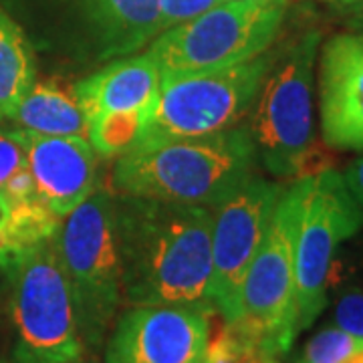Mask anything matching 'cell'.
I'll return each mask as SVG.
<instances>
[{
  "instance_id": "1",
  "label": "cell",
  "mask_w": 363,
  "mask_h": 363,
  "mask_svg": "<svg viewBox=\"0 0 363 363\" xmlns=\"http://www.w3.org/2000/svg\"><path fill=\"white\" fill-rule=\"evenodd\" d=\"M113 202L123 301L216 313L210 208L131 194L113 196Z\"/></svg>"
},
{
  "instance_id": "2",
  "label": "cell",
  "mask_w": 363,
  "mask_h": 363,
  "mask_svg": "<svg viewBox=\"0 0 363 363\" xmlns=\"http://www.w3.org/2000/svg\"><path fill=\"white\" fill-rule=\"evenodd\" d=\"M257 150L245 125L226 131L140 143L117 157L119 194L214 208L255 174Z\"/></svg>"
},
{
  "instance_id": "3",
  "label": "cell",
  "mask_w": 363,
  "mask_h": 363,
  "mask_svg": "<svg viewBox=\"0 0 363 363\" xmlns=\"http://www.w3.org/2000/svg\"><path fill=\"white\" fill-rule=\"evenodd\" d=\"M52 245L71 285L83 347L99 350L123 301L113 194L95 188L61 220Z\"/></svg>"
},
{
  "instance_id": "4",
  "label": "cell",
  "mask_w": 363,
  "mask_h": 363,
  "mask_svg": "<svg viewBox=\"0 0 363 363\" xmlns=\"http://www.w3.org/2000/svg\"><path fill=\"white\" fill-rule=\"evenodd\" d=\"M319 35L307 33L285 51H274L247 128L262 166L277 178L317 174L313 75Z\"/></svg>"
},
{
  "instance_id": "5",
  "label": "cell",
  "mask_w": 363,
  "mask_h": 363,
  "mask_svg": "<svg viewBox=\"0 0 363 363\" xmlns=\"http://www.w3.org/2000/svg\"><path fill=\"white\" fill-rule=\"evenodd\" d=\"M289 0H226L150 43L160 79L240 65L272 47Z\"/></svg>"
},
{
  "instance_id": "6",
  "label": "cell",
  "mask_w": 363,
  "mask_h": 363,
  "mask_svg": "<svg viewBox=\"0 0 363 363\" xmlns=\"http://www.w3.org/2000/svg\"><path fill=\"white\" fill-rule=\"evenodd\" d=\"M303 178L285 188L238 293L234 323L281 357L298 335L295 298V236Z\"/></svg>"
},
{
  "instance_id": "7",
  "label": "cell",
  "mask_w": 363,
  "mask_h": 363,
  "mask_svg": "<svg viewBox=\"0 0 363 363\" xmlns=\"http://www.w3.org/2000/svg\"><path fill=\"white\" fill-rule=\"evenodd\" d=\"M16 329V363H65L83 357L71 285L51 240L28 248L6 269Z\"/></svg>"
},
{
  "instance_id": "8",
  "label": "cell",
  "mask_w": 363,
  "mask_h": 363,
  "mask_svg": "<svg viewBox=\"0 0 363 363\" xmlns=\"http://www.w3.org/2000/svg\"><path fill=\"white\" fill-rule=\"evenodd\" d=\"M274 51L218 71L160 79L156 107L142 143L198 138L236 128L257 101Z\"/></svg>"
},
{
  "instance_id": "9",
  "label": "cell",
  "mask_w": 363,
  "mask_h": 363,
  "mask_svg": "<svg viewBox=\"0 0 363 363\" xmlns=\"http://www.w3.org/2000/svg\"><path fill=\"white\" fill-rule=\"evenodd\" d=\"M363 226V212L343 174L325 168L303 176V200L295 236V298L298 333L327 305V285L337 247Z\"/></svg>"
},
{
  "instance_id": "10",
  "label": "cell",
  "mask_w": 363,
  "mask_h": 363,
  "mask_svg": "<svg viewBox=\"0 0 363 363\" xmlns=\"http://www.w3.org/2000/svg\"><path fill=\"white\" fill-rule=\"evenodd\" d=\"M281 184H272L257 174L248 176L233 194L212 212V303L224 321H234L238 293L250 262L255 259L272 210L283 194Z\"/></svg>"
},
{
  "instance_id": "11",
  "label": "cell",
  "mask_w": 363,
  "mask_h": 363,
  "mask_svg": "<svg viewBox=\"0 0 363 363\" xmlns=\"http://www.w3.org/2000/svg\"><path fill=\"white\" fill-rule=\"evenodd\" d=\"M210 315L186 305H131L113 323L105 363H200Z\"/></svg>"
},
{
  "instance_id": "12",
  "label": "cell",
  "mask_w": 363,
  "mask_h": 363,
  "mask_svg": "<svg viewBox=\"0 0 363 363\" xmlns=\"http://www.w3.org/2000/svg\"><path fill=\"white\" fill-rule=\"evenodd\" d=\"M65 49L89 65L142 51L160 35L157 0H59Z\"/></svg>"
},
{
  "instance_id": "13",
  "label": "cell",
  "mask_w": 363,
  "mask_h": 363,
  "mask_svg": "<svg viewBox=\"0 0 363 363\" xmlns=\"http://www.w3.org/2000/svg\"><path fill=\"white\" fill-rule=\"evenodd\" d=\"M321 135L329 147L363 152V35L339 33L319 55Z\"/></svg>"
},
{
  "instance_id": "14",
  "label": "cell",
  "mask_w": 363,
  "mask_h": 363,
  "mask_svg": "<svg viewBox=\"0 0 363 363\" xmlns=\"http://www.w3.org/2000/svg\"><path fill=\"white\" fill-rule=\"evenodd\" d=\"M16 131V130H13ZM25 145L26 168L39 198L61 218L97 188V154L79 135H39L16 131Z\"/></svg>"
},
{
  "instance_id": "15",
  "label": "cell",
  "mask_w": 363,
  "mask_h": 363,
  "mask_svg": "<svg viewBox=\"0 0 363 363\" xmlns=\"http://www.w3.org/2000/svg\"><path fill=\"white\" fill-rule=\"evenodd\" d=\"M157 93L160 71L147 52L113 59L73 87V95L87 119L107 111L156 104Z\"/></svg>"
},
{
  "instance_id": "16",
  "label": "cell",
  "mask_w": 363,
  "mask_h": 363,
  "mask_svg": "<svg viewBox=\"0 0 363 363\" xmlns=\"http://www.w3.org/2000/svg\"><path fill=\"white\" fill-rule=\"evenodd\" d=\"M0 125L39 135L85 138L89 119L79 107L73 91H67L57 81H40L33 83L13 107L0 109Z\"/></svg>"
},
{
  "instance_id": "17",
  "label": "cell",
  "mask_w": 363,
  "mask_h": 363,
  "mask_svg": "<svg viewBox=\"0 0 363 363\" xmlns=\"http://www.w3.org/2000/svg\"><path fill=\"white\" fill-rule=\"evenodd\" d=\"M35 83V55L25 30L0 6V109L23 99Z\"/></svg>"
},
{
  "instance_id": "18",
  "label": "cell",
  "mask_w": 363,
  "mask_h": 363,
  "mask_svg": "<svg viewBox=\"0 0 363 363\" xmlns=\"http://www.w3.org/2000/svg\"><path fill=\"white\" fill-rule=\"evenodd\" d=\"M154 107L156 104L91 117L87 138L95 154L101 157H121L138 147L145 135Z\"/></svg>"
},
{
  "instance_id": "19",
  "label": "cell",
  "mask_w": 363,
  "mask_h": 363,
  "mask_svg": "<svg viewBox=\"0 0 363 363\" xmlns=\"http://www.w3.org/2000/svg\"><path fill=\"white\" fill-rule=\"evenodd\" d=\"M200 363H279V357L264 350L240 327L224 321L216 335L208 339Z\"/></svg>"
},
{
  "instance_id": "20",
  "label": "cell",
  "mask_w": 363,
  "mask_h": 363,
  "mask_svg": "<svg viewBox=\"0 0 363 363\" xmlns=\"http://www.w3.org/2000/svg\"><path fill=\"white\" fill-rule=\"evenodd\" d=\"M363 341L339 327H325L315 333L301 351L297 363H341Z\"/></svg>"
},
{
  "instance_id": "21",
  "label": "cell",
  "mask_w": 363,
  "mask_h": 363,
  "mask_svg": "<svg viewBox=\"0 0 363 363\" xmlns=\"http://www.w3.org/2000/svg\"><path fill=\"white\" fill-rule=\"evenodd\" d=\"M220 2H226V0H157L160 33L168 30L172 26L182 25V23H188L210 9H214Z\"/></svg>"
},
{
  "instance_id": "22",
  "label": "cell",
  "mask_w": 363,
  "mask_h": 363,
  "mask_svg": "<svg viewBox=\"0 0 363 363\" xmlns=\"http://www.w3.org/2000/svg\"><path fill=\"white\" fill-rule=\"evenodd\" d=\"M333 323L363 341V289L345 291L335 303Z\"/></svg>"
},
{
  "instance_id": "23",
  "label": "cell",
  "mask_w": 363,
  "mask_h": 363,
  "mask_svg": "<svg viewBox=\"0 0 363 363\" xmlns=\"http://www.w3.org/2000/svg\"><path fill=\"white\" fill-rule=\"evenodd\" d=\"M25 166V145L18 133L13 130H0V188Z\"/></svg>"
},
{
  "instance_id": "24",
  "label": "cell",
  "mask_w": 363,
  "mask_h": 363,
  "mask_svg": "<svg viewBox=\"0 0 363 363\" xmlns=\"http://www.w3.org/2000/svg\"><path fill=\"white\" fill-rule=\"evenodd\" d=\"M21 252L13 242V204L0 190V269H9Z\"/></svg>"
},
{
  "instance_id": "25",
  "label": "cell",
  "mask_w": 363,
  "mask_h": 363,
  "mask_svg": "<svg viewBox=\"0 0 363 363\" xmlns=\"http://www.w3.org/2000/svg\"><path fill=\"white\" fill-rule=\"evenodd\" d=\"M343 180L347 184L351 196L355 198L357 206L362 208L363 212V156L353 160L347 166V169L343 172Z\"/></svg>"
},
{
  "instance_id": "26",
  "label": "cell",
  "mask_w": 363,
  "mask_h": 363,
  "mask_svg": "<svg viewBox=\"0 0 363 363\" xmlns=\"http://www.w3.org/2000/svg\"><path fill=\"white\" fill-rule=\"evenodd\" d=\"M355 11H353V16H351V25L357 28V33L363 35V2L362 4H357V6H353Z\"/></svg>"
},
{
  "instance_id": "27",
  "label": "cell",
  "mask_w": 363,
  "mask_h": 363,
  "mask_svg": "<svg viewBox=\"0 0 363 363\" xmlns=\"http://www.w3.org/2000/svg\"><path fill=\"white\" fill-rule=\"evenodd\" d=\"M341 363H363V343L359 347H355V350L351 351L350 355Z\"/></svg>"
},
{
  "instance_id": "28",
  "label": "cell",
  "mask_w": 363,
  "mask_h": 363,
  "mask_svg": "<svg viewBox=\"0 0 363 363\" xmlns=\"http://www.w3.org/2000/svg\"><path fill=\"white\" fill-rule=\"evenodd\" d=\"M327 2H333V4H337V6H357V4H362L363 0H327Z\"/></svg>"
},
{
  "instance_id": "29",
  "label": "cell",
  "mask_w": 363,
  "mask_h": 363,
  "mask_svg": "<svg viewBox=\"0 0 363 363\" xmlns=\"http://www.w3.org/2000/svg\"><path fill=\"white\" fill-rule=\"evenodd\" d=\"M65 363H91V362H85L83 357H77V359H71V362H65Z\"/></svg>"
}]
</instances>
